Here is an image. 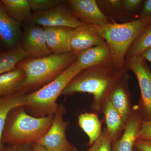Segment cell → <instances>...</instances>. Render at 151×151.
<instances>
[{"instance_id": "obj_1", "label": "cell", "mask_w": 151, "mask_h": 151, "mask_svg": "<svg viewBox=\"0 0 151 151\" xmlns=\"http://www.w3.org/2000/svg\"><path fill=\"white\" fill-rule=\"evenodd\" d=\"M108 62L81 71L70 81L62 94H92L91 108L96 113L102 112L113 89L125 74L124 70L107 65Z\"/></svg>"}, {"instance_id": "obj_2", "label": "cell", "mask_w": 151, "mask_h": 151, "mask_svg": "<svg viewBox=\"0 0 151 151\" xmlns=\"http://www.w3.org/2000/svg\"><path fill=\"white\" fill-rule=\"evenodd\" d=\"M24 107L15 108L9 114L2 137L3 145L16 147L32 145L51 127L54 114L35 117L27 113Z\"/></svg>"}, {"instance_id": "obj_3", "label": "cell", "mask_w": 151, "mask_h": 151, "mask_svg": "<svg viewBox=\"0 0 151 151\" xmlns=\"http://www.w3.org/2000/svg\"><path fill=\"white\" fill-rule=\"evenodd\" d=\"M77 55L72 52L52 53L43 57H29L23 60L17 66L22 69L25 74L23 91H35L49 83L70 66Z\"/></svg>"}, {"instance_id": "obj_4", "label": "cell", "mask_w": 151, "mask_h": 151, "mask_svg": "<svg viewBox=\"0 0 151 151\" xmlns=\"http://www.w3.org/2000/svg\"><path fill=\"white\" fill-rule=\"evenodd\" d=\"M149 26L147 23L139 19L124 23H108L92 26L110 47L114 66L120 70H124L125 56L130 47Z\"/></svg>"}, {"instance_id": "obj_5", "label": "cell", "mask_w": 151, "mask_h": 151, "mask_svg": "<svg viewBox=\"0 0 151 151\" xmlns=\"http://www.w3.org/2000/svg\"><path fill=\"white\" fill-rule=\"evenodd\" d=\"M81 71L76 60L52 81L26 94L24 107L37 117L54 114L59 106L56 103L58 98L70 81Z\"/></svg>"}, {"instance_id": "obj_6", "label": "cell", "mask_w": 151, "mask_h": 151, "mask_svg": "<svg viewBox=\"0 0 151 151\" xmlns=\"http://www.w3.org/2000/svg\"><path fill=\"white\" fill-rule=\"evenodd\" d=\"M142 55L128 57L125 64L137 79L141 92L138 111L143 121L151 120V70Z\"/></svg>"}, {"instance_id": "obj_7", "label": "cell", "mask_w": 151, "mask_h": 151, "mask_svg": "<svg viewBox=\"0 0 151 151\" xmlns=\"http://www.w3.org/2000/svg\"><path fill=\"white\" fill-rule=\"evenodd\" d=\"M65 112L64 106H58L51 127L35 143L40 144L50 151H67L73 147L66 138V130L69 122L63 121Z\"/></svg>"}, {"instance_id": "obj_8", "label": "cell", "mask_w": 151, "mask_h": 151, "mask_svg": "<svg viewBox=\"0 0 151 151\" xmlns=\"http://www.w3.org/2000/svg\"><path fill=\"white\" fill-rule=\"evenodd\" d=\"M30 22L42 27H65L72 29L83 23L62 3L48 10L33 13Z\"/></svg>"}, {"instance_id": "obj_9", "label": "cell", "mask_w": 151, "mask_h": 151, "mask_svg": "<svg viewBox=\"0 0 151 151\" xmlns=\"http://www.w3.org/2000/svg\"><path fill=\"white\" fill-rule=\"evenodd\" d=\"M21 44L30 57L38 58L52 54L47 45L44 27L30 22L25 25Z\"/></svg>"}, {"instance_id": "obj_10", "label": "cell", "mask_w": 151, "mask_h": 151, "mask_svg": "<svg viewBox=\"0 0 151 151\" xmlns=\"http://www.w3.org/2000/svg\"><path fill=\"white\" fill-rule=\"evenodd\" d=\"M67 3L71 13L83 23L99 26L109 23L94 0H69Z\"/></svg>"}, {"instance_id": "obj_11", "label": "cell", "mask_w": 151, "mask_h": 151, "mask_svg": "<svg viewBox=\"0 0 151 151\" xmlns=\"http://www.w3.org/2000/svg\"><path fill=\"white\" fill-rule=\"evenodd\" d=\"M22 34L21 24L9 14L0 0V42L7 50L12 49L21 44Z\"/></svg>"}, {"instance_id": "obj_12", "label": "cell", "mask_w": 151, "mask_h": 151, "mask_svg": "<svg viewBox=\"0 0 151 151\" xmlns=\"http://www.w3.org/2000/svg\"><path fill=\"white\" fill-rule=\"evenodd\" d=\"M105 42L104 40L92 26L83 23L73 29L70 36L71 52L78 55L81 52Z\"/></svg>"}, {"instance_id": "obj_13", "label": "cell", "mask_w": 151, "mask_h": 151, "mask_svg": "<svg viewBox=\"0 0 151 151\" xmlns=\"http://www.w3.org/2000/svg\"><path fill=\"white\" fill-rule=\"evenodd\" d=\"M128 76L124 74L110 94L108 100L125 123L134 112L128 87Z\"/></svg>"}, {"instance_id": "obj_14", "label": "cell", "mask_w": 151, "mask_h": 151, "mask_svg": "<svg viewBox=\"0 0 151 151\" xmlns=\"http://www.w3.org/2000/svg\"><path fill=\"white\" fill-rule=\"evenodd\" d=\"M43 27L47 45L52 53L71 52L70 38L73 29L65 27Z\"/></svg>"}, {"instance_id": "obj_15", "label": "cell", "mask_w": 151, "mask_h": 151, "mask_svg": "<svg viewBox=\"0 0 151 151\" xmlns=\"http://www.w3.org/2000/svg\"><path fill=\"white\" fill-rule=\"evenodd\" d=\"M134 112L126 123V128L119 139L113 142L112 151H133L136 141L139 139L142 119L134 108Z\"/></svg>"}, {"instance_id": "obj_16", "label": "cell", "mask_w": 151, "mask_h": 151, "mask_svg": "<svg viewBox=\"0 0 151 151\" xmlns=\"http://www.w3.org/2000/svg\"><path fill=\"white\" fill-rule=\"evenodd\" d=\"M111 59V50L105 42L81 52L77 55L76 62L82 71L108 62Z\"/></svg>"}, {"instance_id": "obj_17", "label": "cell", "mask_w": 151, "mask_h": 151, "mask_svg": "<svg viewBox=\"0 0 151 151\" xmlns=\"http://www.w3.org/2000/svg\"><path fill=\"white\" fill-rule=\"evenodd\" d=\"M25 79L24 71L17 66L14 70L0 75V96L23 91Z\"/></svg>"}, {"instance_id": "obj_18", "label": "cell", "mask_w": 151, "mask_h": 151, "mask_svg": "<svg viewBox=\"0 0 151 151\" xmlns=\"http://www.w3.org/2000/svg\"><path fill=\"white\" fill-rule=\"evenodd\" d=\"M107 132L113 142L119 139L124 132L126 124L109 100L105 103L102 112Z\"/></svg>"}, {"instance_id": "obj_19", "label": "cell", "mask_w": 151, "mask_h": 151, "mask_svg": "<svg viewBox=\"0 0 151 151\" xmlns=\"http://www.w3.org/2000/svg\"><path fill=\"white\" fill-rule=\"evenodd\" d=\"M26 95L25 92L21 91L0 97V150L3 146L2 137L9 114L15 108L24 107Z\"/></svg>"}, {"instance_id": "obj_20", "label": "cell", "mask_w": 151, "mask_h": 151, "mask_svg": "<svg viewBox=\"0 0 151 151\" xmlns=\"http://www.w3.org/2000/svg\"><path fill=\"white\" fill-rule=\"evenodd\" d=\"M78 124L89 138V145H92L102 133V122L96 113H81L78 117Z\"/></svg>"}, {"instance_id": "obj_21", "label": "cell", "mask_w": 151, "mask_h": 151, "mask_svg": "<svg viewBox=\"0 0 151 151\" xmlns=\"http://www.w3.org/2000/svg\"><path fill=\"white\" fill-rule=\"evenodd\" d=\"M30 57L21 44L12 49L0 52V75L16 68L21 62Z\"/></svg>"}, {"instance_id": "obj_22", "label": "cell", "mask_w": 151, "mask_h": 151, "mask_svg": "<svg viewBox=\"0 0 151 151\" xmlns=\"http://www.w3.org/2000/svg\"><path fill=\"white\" fill-rule=\"evenodd\" d=\"M6 11L14 19L21 24L30 21L32 13L28 0H2Z\"/></svg>"}, {"instance_id": "obj_23", "label": "cell", "mask_w": 151, "mask_h": 151, "mask_svg": "<svg viewBox=\"0 0 151 151\" xmlns=\"http://www.w3.org/2000/svg\"><path fill=\"white\" fill-rule=\"evenodd\" d=\"M151 47V25H149L134 41L128 52V57L141 55Z\"/></svg>"}, {"instance_id": "obj_24", "label": "cell", "mask_w": 151, "mask_h": 151, "mask_svg": "<svg viewBox=\"0 0 151 151\" xmlns=\"http://www.w3.org/2000/svg\"><path fill=\"white\" fill-rule=\"evenodd\" d=\"M113 142L105 127L97 140L89 149L84 151H112Z\"/></svg>"}, {"instance_id": "obj_25", "label": "cell", "mask_w": 151, "mask_h": 151, "mask_svg": "<svg viewBox=\"0 0 151 151\" xmlns=\"http://www.w3.org/2000/svg\"><path fill=\"white\" fill-rule=\"evenodd\" d=\"M34 13L48 10L58 6L62 2L59 0H28Z\"/></svg>"}, {"instance_id": "obj_26", "label": "cell", "mask_w": 151, "mask_h": 151, "mask_svg": "<svg viewBox=\"0 0 151 151\" xmlns=\"http://www.w3.org/2000/svg\"><path fill=\"white\" fill-rule=\"evenodd\" d=\"M139 139L151 141V120L142 121L139 133Z\"/></svg>"}, {"instance_id": "obj_27", "label": "cell", "mask_w": 151, "mask_h": 151, "mask_svg": "<svg viewBox=\"0 0 151 151\" xmlns=\"http://www.w3.org/2000/svg\"><path fill=\"white\" fill-rule=\"evenodd\" d=\"M151 25V0L145 1L142 8L141 18Z\"/></svg>"}, {"instance_id": "obj_28", "label": "cell", "mask_w": 151, "mask_h": 151, "mask_svg": "<svg viewBox=\"0 0 151 151\" xmlns=\"http://www.w3.org/2000/svg\"><path fill=\"white\" fill-rule=\"evenodd\" d=\"M145 1L142 0H125L124 1V6L129 11L137 10L142 7Z\"/></svg>"}, {"instance_id": "obj_29", "label": "cell", "mask_w": 151, "mask_h": 151, "mask_svg": "<svg viewBox=\"0 0 151 151\" xmlns=\"http://www.w3.org/2000/svg\"><path fill=\"white\" fill-rule=\"evenodd\" d=\"M134 147L140 151H151V141L138 139Z\"/></svg>"}, {"instance_id": "obj_30", "label": "cell", "mask_w": 151, "mask_h": 151, "mask_svg": "<svg viewBox=\"0 0 151 151\" xmlns=\"http://www.w3.org/2000/svg\"><path fill=\"white\" fill-rule=\"evenodd\" d=\"M29 145L12 146L9 145H3L0 151H32V148Z\"/></svg>"}, {"instance_id": "obj_31", "label": "cell", "mask_w": 151, "mask_h": 151, "mask_svg": "<svg viewBox=\"0 0 151 151\" xmlns=\"http://www.w3.org/2000/svg\"><path fill=\"white\" fill-rule=\"evenodd\" d=\"M32 151H50L45 148L44 146L40 144L35 143L32 144Z\"/></svg>"}, {"instance_id": "obj_32", "label": "cell", "mask_w": 151, "mask_h": 151, "mask_svg": "<svg viewBox=\"0 0 151 151\" xmlns=\"http://www.w3.org/2000/svg\"><path fill=\"white\" fill-rule=\"evenodd\" d=\"M146 60L151 63V47L145 50L141 55Z\"/></svg>"}, {"instance_id": "obj_33", "label": "cell", "mask_w": 151, "mask_h": 151, "mask_svg": "<svg viewBox=\"0 0 151 151\" xmlns=\"http://www.w3.org/2000/svg\"><path fill=\"white\" fill-rule=\"evenodd\" d=\"M67 151H78V150H77L76 148L74 146H73L70 149H69V150H67Z\"/></svg>"}, {"instance_id": "obj_34", "label": "cell", "mask_w": 151, "mask_h": 151, "mask_svg": "<svg viewBox=\"0 0 151 151\" xmlns=\"http://www.w3.org/2000/svg\"><path fill=\"white\" fill-rule=\"evenodd\" d=\"M4 50H3L1 49L0 48V52H1L4 51Z\"/></svg>"}, {"instance_id": "obj_35", "label": "cell", "mask_w": 151, "mask_h": 151, "mask_svg": "<svg viewBox=\"0 0 151 151\" xmlns=\"http://www.w3.org/2000/svg\"><path fill=\"white\" fill-rule=\"evenodd\" d=\"M137 151L134 150V151Z\"/></svg>"}, {"instance_id": "obj_36", "label": "cell", "mask_w": 151, "mask_h": 151, "mask_svg": "<svg viewBox=\"0 0 151 151\" xmlns=\"http://www.w3.org/2000/svg\"><path fill=\"white\" fill-rule=\"evenodd\" d=\"M0 97H1V96H0Z\"/></svg>"}]
</instances>
